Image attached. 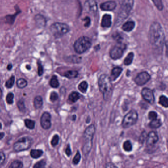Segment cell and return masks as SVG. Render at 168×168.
I'll return each mask as SVG.
<instances>
[{
	"label": "cell",
	"instance_id": "1",
	"mask_svg": "<svg viewBox=\"0 0 168 168\" xmlns=\"http://www.w3.org/2000/svg\"><path fill=\"white\" fill-rule=\"evenodd\" d=\"M149 39L152 46L156 48H161L163 46L164 32L159 23L155 22L151 24L149 31Z\"/></svg>",
	"mask_w": 168,
	"mask_h": 168
},
{
	"label": "cell",
	"instance_id": "2",
	"mask_svg": "<svg viewBox=\"0 0 168 168\" xmlns=\"http://www.w3.org/2000/svg\"><path fill=\"white\" fill-rule=\"evenodd\" d=\"M100 91L102 93L104 99L108 101L112 96L113 86L110 77L106 74H103L99 77L98 82Z\"/></svg>",
	"mask_w": 168,
	"mask_h": 168
},
{
	"label": "cell",
	"instance_id": "3",
	"mask_svg": "<svg viewBox=\"0 0 168 168\" xmlns=\"http://www.w3.org/2000/svg\"><path fill=\"white\" fill-rule=\"evenodd\" d=\"M95 132V127L91 124L84 131L83 135V145L82 151L84 155H87L90 152L92 147L93 139Z\"/></svg>",
	"mask_w": 168,
	"mask_h": 168
},
{
	"label": "cell",
	"instance_id": "4",
	"mask_svg": "<svg viewBox=\"0 0 168 168\" xmlns=\"http://www.w3.org/2000/svg\"><path fill=\"white\" fill-rule=\"evenodd\" d=\"M91 45V40L88 37L82 36L78 38L74 43V50L77 53H83L88 50Z\"/></svg>",
	"mask_w": 168,
	"mask_h": 168
},
{
	"label": "cell",
	"instance_id": "5",
	"mask_svg": "<svg viewBox=\"0 0 168 168\" xmlns=\"http://www.w3.org/2000/svg\"><path fill=\"white\" fill-rule=\"evenodd\" d=\"M33 143V139L30 136L22 137L14 144L13 148L15 152L25 151L29 149Z\"/></svg>",
	"mask_w": 168,
	"mask_h": 168
},
{
	"label": "cell",
	"instance_id": "6",
	"mask_svg": "<svg viewBox=\"0 0 168 168\" xmlns=\"http://www.w3.org/2000/svg\"><path fill=\"white\" fill-rule=\"evenodd\" d=\"M139 115L138 112L134 109H132L124 116L122 122L123 128L127 129L136 124L138 121Z\"/></svg>",
	"mask_w": 168,
	"mask_h": 168
},
{
	"label": "cell",
	"instance_id": "7",
	"mask_svg": "<svg viewBox=\"0 0 168 168\" xmlns=\"http://www.w3.org/2000/svg\"><path fill=\"white\" fill-rule=\"evenodd\" d=\"M50 31L54 37L59 38L68 33L69 28L65 23L56 22L51 26Z\"/></svg>",
	"mask_w": 168,
	"mask_h": 168
},
{
	"label": "cell",
	"instance_id": "8",
	"mask_svg": "<svg viewBox=\"0 0 168 168\" xmlns=\"http://www.w3.org/2000/svg\"><path fill=\"white\" fill-rule=\"evenodd\" d=\"M125 48V46H123L121 44H120L119 45L114 46L110 52L111 58L113 60H117L122 57Z\"/></svg>",
	"mask_w": 168,
	"mask_h": 168
},
{
	"label": "cell",
	"instance_id": "9",
	"mask_svg": "<svg viewBox=\"0 0 168 168\" xmlns=\"http://www.w3.org/2000/svg\"><path fill=\"white\" fill-rule=\"evenodd\" d=\"M151 78V76L147 72H143L136 76L134 81L138 86H143L147 83Z\"/></svg>",
	"mask_w": 168,
	"mask_h": 168
},
{
	"label": "cell",
	"instance_id": "10",
	"mask_svg": "<svg viewBox=\"0 0 168 168\" xmlns=\"http://www.w3.org/2000/svg\"><path fill=\"white\" fill-rule=\"evenodd\" d=\"M143 99L150 104H153L155 102V96L153 92L149 88H144L141 92Z\"/></svg>",
	"mask_w": 168,
	"mask_h": 168
},
{
	"label": "cell",
	"instance_id": "11",
	"mask_svg": "<svg viewBox=\"0 0 168 168\" xmlns=\"http://www.w3.org/2000/svg\"><path fill=\"white\" fill-rule=\"evenodd\" d=\"M51 116L48 112H44L40 117V125L42 128L45 130H48L51 126Z\"/></svg>",
	"mask_w": 168,
	"mask_h": 168
},
{
	"label": "cell",
	"instance_id": "12",
	"mask_svg": "<svg viewBox=\"0 0 168 168\" xmlns=\"http://www.w3.org/2000/svg\"><path fill=\"white\" fill-rule=\"evenodd\" d=\"M146 141L147 146L153 147L159 141L158 135L156 132H150L147 134Z\"/></svg>",
	"mask_w": 168,
	"mask_h": 168
},
{
	"label": "cell",
	"instance_id": "13",
	"mask_svg": "<svg viewBox=\"0 0 168 168\" xmlns=\"http://www.w3.org/2000/svg\"><path fill=\"white\" fill-rule=\"evenodd\" d=\"M85 9L88 13L95 15L97 12L98 7L95 0H87L85 2Z\"/></svg>",
	"mask_w": 168,
	"mask_h": 168
},
{
	"label": "cell",
	"instance_id": "14",
	"mask_svg": "<svg viewBox=\"0 0 168 168\" xmlns=\"http://www.w3.org/2000/svg\"><path fill=\"white\" fill-rule=\"evenodd\" d=\"M118 1L125 13L128 14L133 7L134 0H118Z\"/></svg>",
	"mask_w": 168,
	"mask_h": 168
},
{
	"label": "cell",
	"instance_id": "15",
	"mask_svg": "<svg viewBox=\"0 0 168 168\" xmlns=\"http://www.w3.org/2000/svg\"><path fill=\"white\" fill-rule=\"evenodd\" d=\"M116 6V3L115 1H108L102 3L100 7L103 10L111 11V10H115Z\"/></svg>",
	"mask_w": 168,
	"mask_h": 168
},
{
	"label": "cell",
	"instance_id": "16",
	"mask_svg": "<svg viewBox=\"0 0 168 168\" xmlns=\"http://www.w3.org/2000/svg\"><path fill=\"white\" fill-rule=\"evenodd\" d=\"M122 71H123V69L121 67H116L113 68L111 71V77H110L111 82L116 81V79H117L121 74Z\"/></svg>",
	"mask_w": 168,
	"mask_h": 168
},
{
	"label": "cell",
	"instance_id": "17",
	"mask_svg": "<svg viewBox=\"0 0 168 168\" xmlns=\"http://www.w3.org/2000/svg\"><path fill=\"white\" fill-rule=\"evenodd\" d=\"M111 25V15H104L102 19L101 26L104 28H109Z\"/></svg>",
	"mask_w": 168,
	"mask_h": 168
},
{
	"label": "cell",
	"instance_id": "18",
	"mask_svg": "<svg viewBox=\"0 0 168 168\" xmlns=\"http://www.w3.org/2000/svg\"><path fill=\"white\" fill-rule=\"evenodd\" d=\"M36 23L38 27L42 28L45 26L46 24V20L42 15H38L35 17Z\"/></svg>",
	"mask_w": 168,
	"mask_h": 168
},
{
	"label": "cell",
	"instance_id": "19",
	"mask_svg": "<svg viewBox=\"0 0 168 168\" xmlns=\"http://www.w3.org/2000/svg\"><path fill=\"white\" fill-rule=\"evenodd\" d=\"M135 27V23L133 21H129L125 23L122 26V29L126 32H130Z\"/></svg>",
	"mask_w": 168,
	"mask_h": 168
},
{
	"label": "cell",
	"instance_id": "20",
	"mask_svg": "<svg viewBox=\"0 0 168 168\" xmlns=\"http://www.w3.org/2000/svg\"><path fill=\"white\" fill-rule=\"evenodd\" d=\"M162 123L160 119L156 118L155 120H151L149 123V126L151 129H158L162 126Z\"/></svg>",
	"mask_w": 168,
	"mask_h": 168
},
{
	"label": "cell",
	"instance_id": "21",
	"mask_svg": "<svg viewBox=\"0 0 168 168\" xmlns=\"http://www.w3.org/2000/svg\"><path fill=\"white\" fill-rule=\"evenodd\" d=\"M81 95L78 92L73 91L69 96L68 100L72 103L77 102L80 98Z\"/></svg>",
	"mask_w": 168,
	"mask_h": 168
},
{
	"label": "cell",
	"instance_id": "22",
	"mask_svg": "<svg viewBox=\"0 0 168 168\" xmlns=\"http://www.w3.org/2000/svg\"><path fill=\"white\" fill-rule=\"evenodd\" d=\"M78 75V71H75V70H69V71L65 72L63 76L69 79H72V78H76Z\"/></svg>",
	"mask_w": 168,
	"mask_h": 168
},
{
	"label": "cell",
	"instance_id": "23",
	"mask_svg": "<svg viewBox=\"0 0 168 168\" xmlns=\"http://www.w3.org/2000/svg\"><path fill=\"white\" fill-rule=\"evenodd\" d=\"M43 105V100L42 97L37 96L34 100V106L36 109H39L42 107Z\"/></svg>",
	"mask_w": 168,
	"mask_h": 168
},
{
	"label": "cell",
	"instance_id": "24",
	"mask_svg": "<svg viewBox=\"0 0 168 168\" xmlns=\"http://www.w3.org/2000/svg\"><path fill=\"white\" fill-rule=\"evenodd\" d=\"M44 152L41 149H32L30 151V155L34 159H38L43 155Z\"/></svg>",
	"mask_w": 168,
	"mask_h": 168
},
{
	"label": "cell",
	"instance_id": "25",
	"mask_svg": "<svg viewBox=\"0 0 168 168\" xmlns=\"http://www.w3.org/2000/svg\"><path fill=\"white\" fill-rule=\"evenodd\" d=\"M49 84H50V86L51 87L54 88H57L60 85V83H59L58 79L57 77L55 75L52 76V77H51V79H50Z\"/></svg>",
	"mask_w": 168,
	"mask_h": 168
},
{
	"label": "cell",
	"instance_id": "26",
	"mask_svg": "<svg viewBox=\"0 0 168 168\" xmlns=\"http://www.w3.org/2000/svg\"><path fill=\"white\" fill-rule=\"evenodd\" d=\"M88 88V83L86 81H83L79 83L78 86V90L82 93H86Z\"/></svg>",
	"mask_w": 168,
	"mask_h": 168
},
{
	"label": "cell",
	"instance_id": "27",
	"mask_svg": "<svg viewBox=\"0 0 168 168\" xmlns=\"http://www.w3.org/2000/svg\"><path fill=\"white\" fill-rule=\"evenodd\" d=\"M134 54L133 52L129 53L124 60V64L126 66H129L133 62Z\"/></svg>",
	"mask_w": 168,
	"mask_h": 168
},
{
	"label": "cell",
	"instance_id": "28",
	"mask_svg": "<svg viewBox=\"0 0 168 168\" xmlns=\"http://www.w3.org/2000/svg\"><path fill=\"white\" fill-rule=\"evenodd\" d=\"M28 85V82L24 78H19L16 82V85L17 87L20 89H23L27 86Z\"/></svg>",
	"mask_w": 168,
	"mask_h": 168
},
{
	"label": "cell",
	"instance_id": "29",
	"mask_svg": "<svg viewBox=\"0 0 168 168\" xmlns=\"http://www.w3.org/2000/svg\"><path fill=\"white\" fill-rule=\"evenodd\" d=\"M123 149L126 152H131L133 149V145L130 140H127L123 144Z\"/></svg>",
	"mask_w": 168,
	"mask_h": 168
},
{
	"label": "cell",
	"instance_id": "30",
	"mask_svg": "<svg viewBox=\"0 0 168 168\" xmlns=\"http://www.w3.org/2000/svg\"><path fill=\"white\" fill-rule=\"evenodd\" d=\"M24 123L25 126L30 130H33L35 127V122L33 120L26 119L24 120Z\"/></svg>",
	"mask_w": 168,
	"mask_h": 168
},
{
	"label": "cell",
	"instance_id": "31",
	"mask_svg": "<svg viewBox=\"0 0 168 168\" xmlns=\"http://www.w3.org/2000/svg\"><path fill=\"white\" fill-rule=\"evenodd\" d=\"M159 103L164 107L167 108L168 107V98L164 95H162L159 97Z\"/></svg>",
	"mask_w": 168,
	"mask_h": 168
},
{
	"label": "cell",
	"instance_id": "32",
	"mask_svg": "<svg viewBox=\"0 0 168 168\" xmlns=\"http://www.w3.org/2000/svg\"><path fill=\"white\" fill-rule=\"evenodd\" d=\"M17 107L19 111L21 112H24L26 111V107L24 100L21 99L17 103Z\"/></svg>",
	"mask_w": 168,
	"mask_h": 168
},
{
	"label": "cell",
	"instance_id": "33",
	"mask_svg": "<svg viewBox=\"0 0 168 168\" xmlns=\"http://www.w3.org/2000/svg\"><path fill=\"white\" fill-rule=\"evenodd\" d=\"M15 77L14 76H11L10 79H8L5 83V86L7 88H11L15 84Z\"/></svg>",
	"mask_w": 168,
	"mask_h": 168
},
{
	"label": "cell",
	"instance_id": "34",
	"mask_svg": "<svg viewBox=\"0 0 168 168\" xmlns=\"http://www.w3.org/2000/svg\"><path fill=\"white\" fill-rule=\"evenodd\" d=\"M23 167V163L19 160H15L11 163L9 168H22Z\"/></svg>",
	"mask_w": 168,
	"mask_h": 168
},
{
	"label": "cell",
	"instance_id": "35",
	"mask_svg": "<svg viewBox=\"0 0 168 168\" xmlns=\"http://www.w3.org/2000/svg\"><path fill=\"white\" fill-rule=\"evenodd\" d=\"M14 94L10 92L7 94L6 97V101L9 105H12L14 103Z\"/></svg>",
	"mask_w": 168,
	"mask_h": 168
},
{
	"label": "cell",
	"instance_id": "36",
	"mask_svg": "<svg viewBox=\"0 0 168 168\" xmlns=\"http://www.w3.org/2000/svg\"><path fill=\"white\" fill-rule=\"evenodd\" d=\"M81 157H81V153H80L79 151H77L76 155L74 156V158L73 160V164L75 165L78 164L80 161H81Z\"/></svg>",
	"mask_w": 168,
	"mask_h": 168
},
{
	"label": "cell",
	"instance_id": "37",
	"mask_svg": "<svg viewBox=\"0 0 168 168\" xmlns=\"http://www.w3.org/2000/svg\"><path fill=\"white\" fill-rule=\"evenodd\" d=\"M59 136L58 135L56 134L55 135H54L53 136L52 139L51 140V145L53 147H55L56 145L58 144L59 141Z\"/></svg>",
	"mask_w": 168,
	"mask_h": 168
},
{
	"label": "cell",
	"instance_id": "38",
	"mask_svg": "<svg viewBox=\"0 0 168 168\" xmlns=\"http://www.w3.org/2000/svg\"><path fill=\"white\" fill-rule=\"evenodd\" d=\"M46 165V161L45 160H42L40 161L37 162L33 166L34 168H42L45 167Z\"/></svg>",
	"mask_w": 168,
	"mask_h": 168
},
{
	"label": "cell",
	"instance_id": "39",
	"mask_svg": "<svg viewBox=\"0 0 168 168\" xmlns=\"http://www.w3.org/2000/svg\"><path fill=\"white\" fill-rule=\"evenodd\" d=\"M147 134L146 132H143L141 135L140 138H139V142L141 144H144V142L145 141H146V138H147Z\"/></svg>",
	"mask_w": 168,
	"mask_h": 168
},
{
	"label": "cell",
	"instance_id": "40",
	"mask_svg": "<svg viewBox=\"0 0 168 168\" xmlns=\"http://www.w3.org/2000/svg\"><path fill=\"white\" fill-rule=\"evenodd\" d=\"M155 6L159 10H162L163 7L162 0H152Z\"/></svg>",
	"mask_w": 168,
	"mask_h": 168
},
{
	"label": "cell",
	"instance_id": "41",
	"mask_svg": "<svg viewBox=\"0 0 168 168\" xmlns=\"http://www.w3.org/2000/svg\"><path fill=\"white\" fill-rule=\"evenodd\" d=\"M158 117L157 112L154 111H151L148 114V118L150 120H153Z\"/></svg>",
	"mask_w": 168,
	"mask_h": 168
},
{
	"label": "cell",
	"instance_id": "42",
	"mask_svg": "<svg viewBox=\"0 0 168 168\" xmlns=\"http://www.w3.org/2000/svg\"><path fill=\"white\" fill-rule=\"evenodd\" d=\"M59 96L57 93L56 92L53 91L51 93L50 95V100L51 102H54L56 101L58 99Z\"/></svg>",
	"mask_w": 168,
	"mask_h": 168
},
{
	"label": "cell",
	"instance_id": "43",
	"mask_svg": "<svg viewBox=\"0 0 168 168\" xmlns=\"http://www.w3.org/2000/svg\"><path fill=\"white\" fill-rule=\"evenodd\" d=\"M37 64H38V76H42L43 73H44V68H43L42 64H41L40 62L39 61V62H38V63H37Z\"/></svg>",
	"mask_w": 168,
	"mask_h": 168
},
{
	"label": "cell",
	"instance_id": "44",
	"mask_svg": "<svg viewBox=\"0 0 168 168\" xmlns=\"http://www.w3.org/2000/svg\"><path fill=\"white\" fill-rule=\"evenodd\" d=\"M65 153L68 157H69L72 155V150H71V146H70L69 144H68L67 145V147H66V150H65Z\"/></svg>",
	"mask_w": 168,
	"mask_h": 168
},
{
	"label": "cell",
	"instance_id": "45",
	"mask_svg": "<svg viewBox=\"0 0 168 168\" xmlns=\"http://www.w3.org/2000/svg\"><path fill=\"white\" fill-rule=\"evenodd\" d=\"M6 159V156L4 152H0V166L3 164Z\"/></svg>",
	"mask_w": 168,
	"mask_h": 168
},
{
	"label": "cell",
	"instance_id": "46",
	"mask_svg": "<svg viewBox=\"0 0 168 168\" xmlns=\"http://www.w3.org/2000/svg\"><path fill=\"white\" fill-rule=\"evenodd\" d=\"M106 168H116V165H115L114 164L112 163H108L107 164H106V166H105Z\"/></svg>",
	"mask_w": 168,
	"mask_h": 168
},
{
	"label": "cell",
	"instance_id": "47",
	"mask_svg": "<svg viewBox=\"0 0 168 168\" xmlns=\"http://www.w3.org/2000/svg\"><path fill=\"white\" fill-rule=\"evenodd\" d=\"M84 20L86 21V23H85V26H86V27H88L89 25H90V19H89V17H86V18L84 19Z\"/></svg>",
	"mask_w": 168,
	"mask_h": 168
},
{
	"label": "cell",
	"instance_id": "48",
	"mask_svg": "<svg viewBox=\"0 0 168 168\" xmlns=\"http://www.w3.org/2000/svg\"><path fill=\"white\" fill-rule=\"evenodd\" d=\"M12 68V65L11 64H10L7 65V69L8 71H10Z\"/></svg>",
	"mask_w": 168,
	"mask_h": 168
},
{
	"label": "cell",
	"instance_id": "49",
	"mask_svg": "<svg viewBox=\"0 0 168 168\" xmlns=\"http://www.w3.org/2000/svg\"><path fill=\"white\" fill-rule=\"evenodd\" d=\"M5 133H3V132H0V140L3 139L4 136H5Z\"/></svg>",
	"mask_w": 168,
	"mask_h": 168
},
{
	"label": "cell",
	"instance_id": "50",
	"mask_svg": "<svg viewBox=\"0 0 168 168\" xmlns=\"http://www.w3.org/2000/svg\"><path fill=\"white\" fill-rule=\"evenodd\" d=\"M76 116H76V115H74V116H72V120H76V118H77V117H76Z\"/></svg>",
	"mask_w": 168,
	"mask_h": 168
},
{
	"label": "cell",
	"instance_id": "51",
	"mask_svg": "<svg viewBox=\"0 0 168 168\" xmlns=\"http://www.w3.org/2000/svg\"><path fill=\"white\" fill-rule=\"evenodd\" d=\"M0 82H1V81H0ZM2 89H1L0 88V99H1L2 97Z\"/></svg>",
	"mask_w": 168,
	"mask_h": 168
},
{
	"label": "cell",
	"instance_id": "52",
	"mask_svg": "<svg viewBox=\"0 0 168 168\" xmlns=\"http://www.w3.org/2000/svg\"><path fill=\"white\" fill-rule=\"evenodd\" d=\"M26 69H27L28 70H30L31 69V68L30 65H26Z\"/></svg>",
	"mask_w": 168,
	"mask_h": 168
},
{
	"label": "cell",
	"instance_id": "53",
	"mask_svg": "<svg viewBox=\"0 0 168 168\" xmlns=\"http://www.w3.org/2000/svg\"><path fill=\"white\" fill-rule=\"evenodd\" d=\"M2 128V125L1 123H0V129H1Z\"/></svg>",
	"mask_w": 168,
	"mask_h": 168
}]
</instances>
